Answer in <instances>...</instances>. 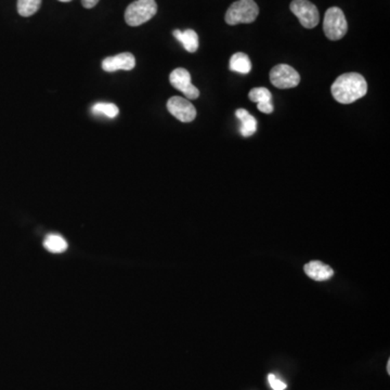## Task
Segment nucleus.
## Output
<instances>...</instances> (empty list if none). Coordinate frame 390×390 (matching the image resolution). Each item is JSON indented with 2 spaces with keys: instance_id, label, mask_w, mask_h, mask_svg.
<instances>
[{
  "instance_id": "nucleus-7",
  "label": "nucleus",
  "mask_w": 390,
  "mask_h": 390,
  "mask_svg": "<svg viewBox=\"0 0 390 390\" xmlns=\"http://www.w3.org/2000/svg\"><path fill=\"white\" fill-rule=\"evenodd\" d=\"M169 82L173 88L184 93L186 99L195 100L199 98V90L192 84L191 75L186 69L178 67L176 70H173L169 75Z\"/></svg>"
},
{
  "instance_id": "nucleus-22",
  "label": "nucleus",
  "mask_w": 390,
  "mask_h": 390,
  "mask_svg": "<svg viewBox=\"0 0 390 390\" xmlns=\"http://www.w3.org/2000/svg\"><path fill=\"white\" fill-rule=\"evenodd\" d=\"M59 1H62V3H69V1H72V0H59Z\"/></svg>"
},
{
  "instance_id": "nucleus-15",
  "label": "nucleus",
  "mask_w": 390,
  "mask_h": 390,
  "mask_svg": "<svg viewBox=\"0 0 390 390\" xmlns=\"http://www.w3.org/2000/svg\"><path fill=\"white\" fill-rule=\"evenodd\" d=\"M42 5V0H18L19 14L24 18L32 16Z\"/></svg>"
},
{
  "instance_id": "nucleus-5",
  "label": "nucleus",
  "mask_w": 390,
  "mask_h": 390,
  "mask_svg": "<svg viewBox=\"0 0 390 390\" xmlns=\"http://www.w3.org/2000/svg\"><path fill=\"white\" fill-rule=\"evenodd\" d=\"M290 9L305 29H313L320 22L318 8L309 0H293Z\"/></svg>"
},
{
  "instance_id": "nucleus-2",
  "label": "nucleus",
  "mask_w": 390,
  "mask_h": 390,
  "mask_svg": "<svg viewBox=\"0 0 390 390\" xmlns=\"http://www.w3.org/2000/svg\"><path fill=\"white\" fill-rule=\"evenodd\" d=\"M259 14V8L254 0H239L229 7L226 22L229 25L253 23Z\"/></svg>"
},
{
  "instance_id": "nucleus-4",
  "label": "nucleus",
  "mask_w": 390,
  "mask_h": 390,
  "mask_svg": "<svg viewBox=\"0 0 390 390\" xmlns=\"http://www.w3.org/2000/svg\"><path fill=\"white\" fill-rule=\"evenodd\" d=\"M324 31L330 40H339L348 31V23L344 12L339 7L328 9L324 16Z\"/></svg>"
},
{
  "instance_id": "nucleus-18",
  "label": "nucleus",
  "mask_w": 390,
  "mask_h": 390,
  "mask_svg": "<svg viewBox=\"0 0 390 390\" xmlns=\"http://www.w3.org/2000/svg\"><path fill=\"white\" fill-rule=\"evenodd\" d=\"M268 380L269 384H270V386H271L273 390H284L285 388H287V384L278 380V378H276V375L269 374Z\"/></svg>"
},
{
  "instance_id": "nucleus-14",
  "label": "nucleus",
  "mask_w": 390,
  "mask_h": 390,
  "mask_svg": "<svg viewBox=\"0 0 390 390\" xmlns=\"http://www.w3.org/2000/svg\"><path fill=\"white\" fill-rule=\"evenodd\" d=\"M44 246L51 253H63L66 251V241L59 234H49L45 239Z\"/></svg>"
},
{
  "instance_id": "nucleus-8",
  "label": "nucleus",
  "mask_w": 390,
  "mask_h": 390,
  "mask_svg": "<svg viewBox=\"0 0 390 390\" xmlns=\"http://www.w3.org/2000/svg\"><path fill=\"white\" fill-rule=\"evenodd\" d=\"M167 110L173 117L182 123H190L197 117V110L193 104L181 97H171L167 101Z\"/></svg>"
},
{
  "instance_id": "nucleus-13",
  "label": "nucleus",
  "mask_w": 390,
  "mask_h": 390,
  "mask_svg": "<svg viewBox=\"0 0 390 390\" xmlns=\"http://www.w3.org/2000/svg\"><path fill=\"white\" fill-rule=\"evenodd\" d=\"M230 70L240 74H248L252 70V62L247 55L243 52H238L231 57Z\"/></svg>"
},
{
  "instance_id": "nucleus-9",
  "label": "nucleus",
  "mask_w": 390,
  "mask_h": 390,
  "mask_svg": "<svg viewBox=\"0 0 390 390\" xmlns=\"http://www.w3.org/2000/svg\"><path fill=\"white\" fill-rule=\"evenodd\" d=\"M134 66H136V59L130 52H124L114 57L106 58L102 61V69L109 73L119 70L132 71Z\"/></svg>"
},
{
  "instance_id": "nucleus-21",
  "label": "nucleus",
  "mask_w": 390,
  "mask_h": 390,
  "mask_svg": "<svg viewBox=\"0 0 390 390\" xmlns=\"http://www.w3.org/2000/svg\"><path fill=\"white\" fill-rule=\"evenodd\" d=\"M387 373L390 374V359L387 362Z\"/></svg>"
},
{
  "instance_id": "nucleus-16",
  "label": "nucleus",
  "mask_w": 390,
  "mask_h": 390,
  "mask_svg": "<svg viewBox=\"0 0 390 390\" xmlns=\"http://www.w3.org/2000/svg\"><path fill=\"white\" fill-rule=\"evenodd\" d=\"M91 112L95 115H103V117H109V119H115L119 115V110L115 104L113 103H96L91 108Z\"/></svg>"
},
{
  "instance_id": "nucleus-19",
  "label": "nucleus",
  "mask_w": 390,
  "mask_h": 390,
  "mask_svg": "<svg viewBox=\"0 0 390 390\" xmlns=\"http://www.w3.org/2000/svg\"><path fill=\"white\" fill-rule=\"evenodd\" d=\"M257 108H258V110L261 113L265 114H271L274 109L272 102H270V103L257 104Z\"/></svg>"
},
{
  "instance_id": "nucleus-1",
  "label": "nucleus",
  "mask_w": 390,
  "mask_h": 390,
  "mask_svg": "<svg viewBox=\"0 0 390 390\" xmlns=\"http://www.w3.org/2000/svg\"><path fill=\"white\" fill-rule=\"evenodd\" d=\"M331 91L332 96L339 103H354L367 95V80L358 73H347L337 77L332 85Z\"/></svg>"
},
{
  "instance_id": "nucleus-11",
  "label": "nucleus",
  "mask_w": 390,
  "mask_h": 390,
  "mask_svg": "<svg viewBox=\"0 0 390 390\" xmlns=\"http://www.w3.org/2000/svg\"><path fill=\"white\" fill-rule=\"evenodd\" d=\"M173 34L175 38L182 44L186 51L193 53L199 49V36L197 32H194L193 29H186L184 32L176 29Z\"/></svg>"
},
{
  "instance_id": "nucleus-20",
  "label": "nucleus",
  "mask_w": 390,
  "mask_h": 390,
  "mask_svg": "<svg viewBox=\"0 0 390 390\" xmlns=\"http://www.w3.org/2000/svg\"><path fill=\"white\" fill-rule=\"evenodd\" d=\"M99 1H100V0H82V5H83L86 9H91L93 8V7H96Z\"/></svg>"
},
{
  "instance_id": "nucleus-17",
  "label": "nucleus",
  "mask_w": 390,
  "mask_h": 390,
  "mask_svg": "<svg viewBox=\"0 0 390 390\" xmlns=\"http://www.w3.org/2000/svg\"><path fill=\"white\" fill-rule=\"evenodd\" d=\"M249 100L253 101L255 103H270L272 102L271 93L265 87H259V88H254L249 91Z\"/></svg>"
},
{
  "instance_id": "nucleus-6",
  "label": "nucleus",
  "mask_w": 390,
  "mask_h": 390,
  "mask_svg": "<svg viewBox=\"0 0 390 390\" xmlns=\"http://www.w3.org/2000/svg\"><path fill=\"white\" fill-rule=\"evenodd\" d=\"M270 82L279 89L295 88L300 85V75L290 65L279 64L270 72Z\"/></svg>"
},
{
  "instance_id": "nucleus-12",
  "label": "nucleus",
  "mask_w": 390,
  "mask_h": 390,
  "mask_svg": "<svg viewBox=\"0 0 390 390\" xmlns=\"http://www.w3.org/2000/svg\"><path fill=\"white\" fill-rule=\"evenodd\" d=\"M235 115L241 121L240 132L243 137L247 138L253 136L257 130V121L253 115L244 109L235 111Z\"/></svg>"
},
{
  "instance_id": "nucleus-3",
  "label": "nucleus",
  "mask_w": 390,
  "mask_h": 390,
  "mask_svg": "<svg viewBox=\"0 0 390 390\" xmlns=\"http://www.w3.org/2000/svg\"><path fill=\"white\" fill-rule=\"evenodd\" d=\"M158 12L156 0H136L125 11V21L130 26H140L150 21Z\"/></svg>"
},
{
  "instance_id": "nucleus-10",
  "label": "nucleus",
  "mask_w": 390,
  "mask_h": 390,
  "mask_svg": "<svg viewBox=\"0 0 390 390\" xmlns=\"http://www.w3.org/2000/svg\"><path fill=\"white\" fill-rule=\"evenodd\" d=\"M304 271L308 278L315 281H326L334 276V270L328 265L324 264L320 260L309 261L304 267Z\"/></svg>"
}]
</instances>
